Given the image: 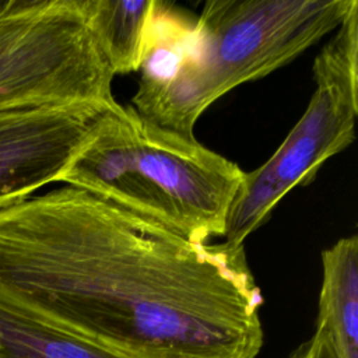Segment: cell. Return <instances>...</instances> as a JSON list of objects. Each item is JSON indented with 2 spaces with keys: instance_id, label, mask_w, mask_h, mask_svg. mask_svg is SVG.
Segmentation results:
<instances>
[{
  "instance_id": "cell-1",
  "label": "cell",
  "mask_w": 358,
  "mask_h": 358,
  "mask_svg": "<svg viewBox=\"0 0 358 358\" xmlns=\"http://www.w3.org/2000/svg\"><path fill=\"white\" fill-rule=\"evenodd\" d=\"M0 295L116 358H256L245 246L192 242L66 186L0 210Z\"/></svg>"
},
{
  "instance_id": "cell-2",
  "label": "cell",
  "mask_w": 358,
  "mask_h": 358,
  "mask_svg": "<svg viewBox=\"0 0 358 358\" xmlns=\"http://www.w3.org/2000/svg\"><path fill=\"white\" fill-rule=\"evenodd\" d=\"M354 0H210L189 39L150 55L133 96L148 124L193 140L204 110L336 31Z\"/></svg>"
},
{
  "instance_id": "cell-3",
  "label": "cell",
  "mask_w": 358,
  "mask_h": 358,
  "mask_svg": "<svg viewBox=\"0 0 358 358\" xmlns=\"http://www.w3.org/2000/svg\"><path fill=\"white\" fill-rule=\"evenodd\" d=\"M243 172L196 138L168 134L115 102L60 182L204 243L224 235Z\"/></svg>"
},
{
  "instance_id": "cell-4",
  "label": "cell",
  "mask_w": 358,
  "mask_h": 358,
  "mask_svg": "<svg viewBox=\"0 0 358 358\" xmlns=\"http://www.w3.org/2000/svg\"><path fill=\"white\" fill-rule=\"evenodd\" d=\"M315 90L309 103L275 152L243 172L231 204L224 242L243 245L282 197L315 180L322 165L355 138L358 116V1L313 62Z\"/></svg>"
},
{
  "instance_id": "cell-5",
  "label": "cell",
  "mask_w": 358,
  "mask_h": 358,
  "mask_svg": "<svg viewBox=\"0 0 358 358\" xmlns=\"http://www.w3.org/2000/svg\"><path fill=\"white\" fill-rule=\"evenodd\" d=\"M85 0H0V108L112 103Z\"/></svg>"
},
{
  "instance_id": "cell-6",
  "label": "cell",
  "mask_w": 358,
  "mask_h": 358,
  "mask_svg": "<svg viewBox=\"0 0 358 358\" xmlns=\"http://www.w3.org/2000/svg\"><path fill=\"white\" fill-rule=\"evenodd\" d=\"M115 102L0 108V210L60 182Z\"/></svg>"
},
{
  "instance_id": "cell-7",
  "label": "cell",
  "mask_w": 358,
  "mask_h": 358,
  "mask_svg": "<svg viewBox=\"0 0 358 358\" xmlns=\"http://www.w3.org/2000/svg\"><path fill=\"white\" fill-rule=\"evenodd\" d=\"M95 42L113 76L141 70L157 42L159 3L85 0Z\"/></svg>"
},
{
  "instance_id": "cell-8",
  "label": "cell",
  "mask_w": 358,
  "mask_h": 358,
  "mask_svg": "<svg viewBox=\"0 0 358 358\" xmlns=\"http://www.w3.org/2000/svg\"><path fill=\"white\" fill-rule=\"evenodd\" d=\"M316 330L326 333L338 358H358V236L340 238L322 252Z\"/></svg>"
},
{
  "instance_id": "cell-9",
  "label": "cell",
  "mask_w": 358,
  "mask_h": 358,
  "mask_svg": "<svg viewBox=\"0 0 358 358\" xmlns=\"http://www.w3.org/2000/svg\"><path fill=\"white\" fill-rule=\"evenodd\" d=\"M0 358H116L27 315L0 295Z\"/></svg>"
},
{
  "instance_id": "cell-10",
  "label": "cell",
  "mask_w": 358,
  "mask_h": 358,
  "mask_svg": "<svg viewBox=\"0 0 358 358\" xmlns=\"http://www.w3.org/2000/svg\"><path fill=\"white\" fill-rule=\"evenodd\" d=\"M288 358H338L329 336L315 329L313 336L295 348Z\"/></svg>"
}]
</instances>
